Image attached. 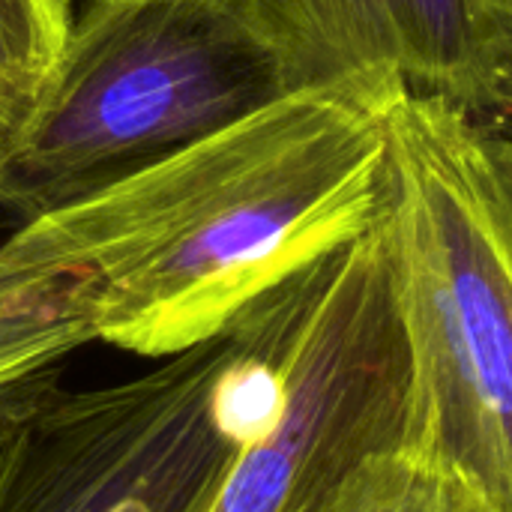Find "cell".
Wrapping results in <instances>:
<instances>
[{
    "label": "cell",
    "mask_w": 512,
    "mask_h": 512,
    "mask_svg": "<svg viewBox=\"0 0 512 512\" xmlns=\"http://www.w3.org/2000/svg\"><path fill=\"white\" fill-rule=\"evenodd\" d=\"M402 90H288L129 180L30 219L0 255L36 273H90L99 342L177 357L387 216Z\"/></svg>",
    "instance_id": "6da1fadb"
},
{
    "label": "cell",
    "mask_w": 512,
    "mask_h": 512,
    "mask_svg": "<svg viewBox=\"0 0 512 512\" xmlns=\"http://www.w3.org/2000/svg\"><path fill=\"white\" fill-rule=\"evenodd\" d=\"M393 285L411 360L405 453L512 512V135L393 102Z\"/></svg>",
    "instance_id": "7a4b0ae2"
},
{
    "label": "cell",
    "mask_w": 512,
    "mask_h": 512,
    "mask_svg": "<svg viewBox=\"0 0 512 512\" xmlns=\"http://www.w3.org/2000/svg\"><path fill=\"white\" fill-rule=\"evenodd\" d=\"M288 93L222 0H87L63 60L0 153L24 222L93 198Z\"/></svg>",
    "instance_id": "3957f363"
},
{
    "label": "cell",
    "mask_w": 512,
    "mask_h": 512,
    "mask_svg": "<svg viewBox=\"0 0 512 512\" xmlns=\"http://www.w3.org/2000/svg\"><path fill=\"white\" fill-rule=\"evenodd\" d=\"M279 396L261 297L150 372L57 393L0 444V512H207Z\"/></svg>",
    "instance_id": "277c9868"
},
{
    "label": "cell",
    "mask_w": 512,
    "mask_h": 512,
    "mask_svg": "<svg viewBox=\"0 0 512 512\" xmlns=\"http://www.w3.org/2000/svg\"><path fill=\"white\" fill-rule=\"evenodd\" d=\"M264 300L279 408L207 512H294L369 456L405 447L411 360L387 216Z\"/></svg>",
    "instance_id": "5b68a950"
},
{
    "label": "cell",
    "mask_w": 512,
    "mask_h": 512,
    "mask_svg": "<svg viewBox=\"0 0 512 512\" xmlns=\"http://www.w3.org/2000/svg\"><path fill=\"white\" fill-rule=\"evenodd\" d=\"M273 57L285 90L399 84L480 120L510 117L504 0H222Z\"/></svg>",
    "instance_id": "8992f818"
},
{
    "label": "cell",
    "mask_w": 512,
    "mask_h": 512,
    "mask_svg": "<svg viewBox=\"0 0 512 512\" xmlns=\"http://www.w3.org/2000/svg\"><path fill=\"white\" fill-rule=\"evenodd\" d=\"M96 279L36 273L0 258V444L63 393L72 354L99 342Z\"/></svg>",
    "instance_id": "52a82bcc"
},
{
    "label": "cell",
    "mask_w": 512,
    "mask_h": 512,
    "mask_svg": "<svg viewBox=\"0 0 512 512\" xmlns=\"http://www.w3.org/2000/svg\"><path fill=\"white\" fill-rule=\"evenodd\" d=\"M72 21V0H0V120L12 135L48 90Z\"/></svg>",
    "instance_id": "ba28073f"
},
{
    "label": "cell",
    "mask_w": 512,
    "mask_h": 512,
    "mask_svg": "<svg viewBox=\"0 0 512 512\" xmlns=\"http://www.w3.org/2000/svg\"><path fill=\"white\" fill-rule=\"evenodd\" d=\"M21 225H27V222H24L15 210H9L6 204H0V246H3Z\"/></svg>",
    "instance_id": "9c48e42d"
},
{
    "label": "cell",
    "mask_w": 512,
    "mask_h": 512,
    "mask_svg": "<svg viewBox=\"0 0 512 512\" xmlns=\"http://www.w3.org/2000/svg\"><path fill=\"white\" fill-rule=\"evenodd\" d=\"M9 138H12V132L6 129V123L0 120V153H3V147L9 144Z\"/></svg>",
    "instance_id": "30bf717a"
},
{
    "label": "cell",
    "mask_w": 512,
    "mask_h": 512,
    "mask_svg": "<svg viewBox=\"0 0 512 512\" xmlns=\"http://www.w3.org/2000/svg\"><path fill=\"white\" fill-rule=\"evenodd\" d=\"M504 12H507V21H510V30H512V0H504ZM510 120H512V108H510Z\"/></svg>",
    "instance_id": "8fae6325"
}]
</instances>
